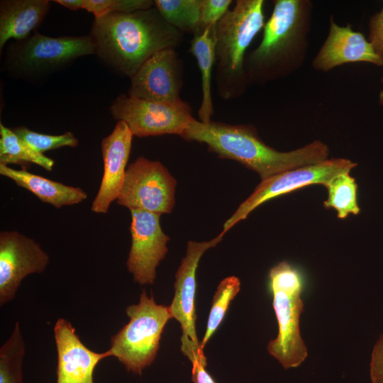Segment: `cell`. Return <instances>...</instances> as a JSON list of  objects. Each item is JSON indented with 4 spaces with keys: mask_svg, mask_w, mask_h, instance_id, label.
<instances>
[{
    "mask_svg": "<svg viewBox=\"0 0 383 383\" xmlns=\"http://www.w3.org/2000/svg\"><path fill=\"white\" fill-rule=\"evenodd\" d=\"M313 5L310 0H275L259 45L245 58L250 86L285 78L304 65Z\"/></svg>",
    "mask_w": 383,
    "mask_h": 383,
    "instance_id": "obj_3",
    "label": "cell"
},
{
    "mask_svg": "<svg viewBox=\"0 0 383 383\" xmlns=\"http://www.w3.org/2000/svg\"><path fill=\"white\" fill-rule=\"evenodd\" d=\"M183 84V63L174 48L150 57L131 78L128 95L140 99L179 103Z\"/></svg>",
    "mask_w": 383,
    "mask_h": 383,
    "instance_id": "obj_14",
    "label": "cell"
},
{
    "mask_svg": "<svg viewBox=\"0 0 383 383\" xmlns=\"http://www.w3.org/2000/svg\"><path fill=\"white\" fill-rule=\"evenodd\" d=\"M176 185L175 179L161 162L141 156L128 166L116 202L129 210L170 213L175 203Z\"/></svg>",
    "mask_w": 383,
    "mask_h": 383,
    "instance_id": "obj_10",
    "label": "cell"
},
{
    "mask_svg": "<svg viewBox=\"0 0 383 383\" xmlns=\"http://www.w3.org/2000/svg\"><path fill=\"white\" fill-rule=\"evenodd\" d=\"M128 323L111 340L108 350L128 371L141 374L155 360L165 326L172 318L168 306L157 304L143 290L138 304L126 308Z\"/></svg>",
    "mask_w": 383,
    "mask_h": 383,
    "instance_id": "obj_7",
    "label": "cell"
},
{
    "mask_svg": "<svg viewBox=\"0 0 383 383\" xmlns=\"http://www.w3.org/2000/svg\"><path fill=\"white\" fill-rule=\"evenodd\" d=\"M0 174L11 179L18 187L28 190L41 201L50 204L56 209L79 204L87 197L81 188L52 181L25 169L17 170L0 163Z\"/></svg>",
    "mask_w": 383,
    "mask_h": 383,
    "instance_id": "obj_19",
    "label": "cell"
},
{
    "mask_svg": "<svg viewBox=\"0 0 383 383\" xmlns=\"http://www.w3.org/2000/svg\"><path fill=\"white\" fill-rule=\"evenodd\" d=\"M154 6L151 0H84L83 9L91 13L94 18L114 13H131Z\"/></svg>",
    "mask_w": 383,
    "mask_h": 383,
    "instance_id": "obj_27",
    "label": "cell"
},
{
    "mask_svg": "<svg viewBox=\"0 0 383 383\" xmlns=\"http://www.w3.org/2000/svg\"><path fill=\"white\" fill-rule=\"evenodd\" d=\"M370 373L372 383H383V333L374 346Z\"/></svg>",
    "mask_w": 383,
    "mask_h": 383,
    "instance_id": "obj_30",
    "label": "cell"
},
{
    "mask_svg": "<svg viewBox=\"0 0 383 383\" xmlns=\"http://www.w3.org/2000/svg\"><path fill=\"white\" fill-rule=\"evenodd\" d=\"M51 3L48 0H2L0 1V51L10 39L28 38L42 23Z\"/></svg>",
    "mask_w": 383,
    "mask_h": 383,
    "instance_id": "obj_18",
    "label": "cell"
},
{
    "mask_svg": "<svg viewBox=\"0 0 383 383\" xmlns=\"http://www.w3.org/2000/svg\"><path fill=\"white\" fill-rule=\"evenodd\" d=\"M11 129L18 137L42 154L48 150L62 147L75 148L78 145L77 138L71 132L52 135L34 132L24 126L16 127Z\"/></svg>",
    "mask_w": 383,
    "mask_h": 383,
    "instance_id": "obj_26",
    "label": "cell"
},
{
    "mask_svg": "<svg viewBox=\"0 0 383 383\" xmlns=\"http://www.w3.org/2000/svg\"><path fill=\"white\" fill-rule=\"evenodd\" d=\"M113 118L124 121L139 138L175 134L182 136L192 121V109L184 101L172 104L118 95L110 106Z\"/></svg>",
    "mask_w": 383,
    "mask_h": 383,
    "instance_id": "obj_8",
    "label": "cell"
},
{
    "mask_svg": "<svg viewBox=\"0 0 383 383\" xmlns=\"http://www.w3.org/2000/svg\"><path fill=\"white\" fill-rule=\"evenodd\" d=\"M350 62H367L382 67V62L365 35L350 24L339 26L333 16L328 35L313 57L311 65L318 72H328Z\"/></svg>",
    "mask_w": 383,
    "mask_h": 383,
    "instance_id": "obj_16",
    "label": "cell"
},
{
    "mask_svg": "<svg viewBox=\"0 0 383 383\" xmlns=\"http://www.w3.org/2000/svg\"><path fill=\"white\" fill-rule=\"evenodd\" d=\"M368 29V41L379 58L383 67V6L379 11L370 17Z\"/></svg>",
    "mask_w": 383,
    "mask_h": 383,
    "instance_id": "obj_29",
    "label": "cell"
},
{
    "mask_svg": "<svg viewBox=\"0 0 383 383\" xmlns=\"http://www.w3.org/2000/svg\"><path fill=\"white\" fill-rule=\"evenodd\" d=\"M0 163H34L48 171L52 170L55 162L18 137L11 128L0 123Z\"/></svg>",
    "mask_w": 383,
    "mask_h": 383,
    "instance_id": "obj_21",
    "label": "cell"
},
{
    "mask_svg": "<svg viewBox=\"0 0 383 383\" xmlns=\"http://www.w3.org/2000/svg\"><path fill=\"white\" fill-rule=\"evenodd\" d=\"M232 2L231 0H201L199 21L194 33L216 25L229 11Z\"/></svg>",
    "mask_w": 383,
    "mask_h": 383,
    "instance_id": "obj_28",
    "label": "cell"
},
{
    "mask_svg": "<svg viewBox=\"0 0 383 383\" xmlns=\"http://www.w3.org/2000/svg\"><path fill=\"white\" fill-rule=\"evenodd\" d=\"M93 54L89 35L51 37L34 32L8 45L1 67L9 77L38 83Z\"/></svg>",
    "mask_w": 383,
    "mask_h": 383,
    "instance_id": "obj_5",
    "label": "cell"
},
{
    "mask_svg": "<svg viewBox=\"0 0 383 383\" xmlns=\"http://www.w3.org/2000/svg\"><path fill=\"white\" fill-rule=\"evenodd\" d=\"M328 199L324 201L326 209H334L339 218H345L350 213L357 215L360 207L357 199V184L349 172L340 173L326 184Z\"/></svg>",
    "mask_w": 383,
    "mask_h": 383,
    "instance_id": "obj_23",
    "label": "cell"
},
{
    "mask_svg": "<svg viewBox=\"0 0 383 383\" xmlns=\"http://www.w3.org/2000/svg\"><path fill=\"white\" fill-rule=\"evenodd\" d=\"M189 360L192 364V380L194 383H216L205 369L206 366L205 357L194 355Z\"/></svg>",
    "mask_w": 383,
    "mask_h": 383,
    "instance_id": "obj_31",
    "label": "cell"
},
{
    "mask_svg": "<svg viewBox=\"0 0 383 383\" xmlns=\"http://www.w3.org/2000/svg\"><path fill=\"white\" fill-rule=\"evenodd\" d=\"M55 2L72 11L83 9L84 0H55Z\"/></svg>",
    "mask_w": 383,
    "mask_h": 383,
    "instance_id": "obj_32",
    "label": "cell"
},
{
    "mask_svg": "<svg viewBox=\"0 0 383 383\" xmlns=\"http://www.w3.org/2000/svg\"><path fill=\"white\" fill-rule=\"evenodd\" d=\"M356 166L357 163L346 158H331L265 179L225 222L220 234L223 235L234 225L245 219L251 211L267 201L311 184H321L326 187L335 176L343 172L350 173Z\"/></svg>",
    "mask_w": 383,
    "mask_h": 383,
    "instance_id": "obj_9",
    "label": "cell"
},
{
    "mask_svg": "<svg viewBox=\"0 0 383 383\" xmlns=\"http://www.w3.org/2000/svg\"><path fill=\"white\" fill-rule=\"evenodd\" d=\"M154 6L167 23L183 34L196 31L201 0H155Z\"/></svg>",
    "mask_w": 383,
    "mask_h": 383,
    "instance_id": "obj_22",
    "label": "cell"
},
{
    "mask_svg": "<svg viewBox=\"0 0 383 383\" xmlns=\"http://www.w3.org/2000/svg\"><path fill=\"white\" fill-rule=\"evenodd\" d=\"M133 134L128 125L118 121L113 131L101 141L104 172L91 209L106 213L111 204L117 200L123 184Z\"/></svg>",
    "mask_w": 383,
    "mask_h": 383,
    "instance_id": "obj_15",
    "label": "cell"
},
{
    "mask_svg": "<svg viewBox=\"0 0 383 383\" xmlns=\"http://www.w3.org/2000/svg\"><path fill=\"white\" fill-rule=\"evenodd\" d=\"M263 0H238L215 26L216 84L225 101L241 97L250 86L245 71V54L263 29Z\"/></svg>",
    "mask_w": 383,
    "mask_h": 383,
    "instance_id": "obj_4",
    "label": "cell"
},
{
    "mask_svg": "<svg viewBox=\"0 0 383 383\" xmlns=\"http://www.w3.org/2000/svg\"><path fill=\"white\" fill-rule=\"evenodd\" d=\"M219 234L210 241H189L186 255L175 274L174 296L169 309L172 318L181 325V350L189 359L194 355L204 357L196 332L195 294L196 272L199 260L208 249L216 246L223 238Z\"/></svg>",
    "mask_w": 383,
    "mask_h": 383,
    "instance_id": "obj_11",
    "label": "cell"
},
{
    "mask_svg": "<svg viewBox=\"0 0 383 383\" xmlns=\"http://www.w3.org/2000/svg\"><path fill=\"white\" fill-rule=\"evenodd\" d=\"M131 247L126 265L135 282L151 284L156 277V268L165 257L170 238L161 228L160 214L132 209Z\"/></svg>",
    "mask_w": 383,
    "mask_h": 383,
    "instance_id": "obj_12",
    "label": "cell"
},
{
    "mask_svg": "<svg viewBox=\"0 0 383 383\" xmlns=\"http://www.w3.org/2000/svg\"><path fill=\"white\" fill-rule=\"evenodd\" d=\"M49 256L34 240L16 231L0 233V304L11 301L22 279L42 273Z\"/></svg>",
    "mask_w": 383,
    "mask_h": 383,
    "instance_id": "obj_13",
    "label": "cell"
},
{
    "mask_svg": "<svg viewBox=\"0 0 383 383\" xmlns=\"http://www.w3.org/2000/svg\"><path fill=\"white\" fill-rule=\"evenodd\" d=\"M25 345L16 323L8 340L0 349V383H23L22 362Z\"/></svg>",
    "mask_w": 383,
    "mask_h": 383,
    "instance_id": "obj_24",
    "label": "cell"
},
{
    "mask_svg": "<svg viewBox=\"0 0 383 383\" xmlns=\"http://www.w3.org/2000/svg\"><path fill=\"white\" fill-rule=\"evenodd\" d=\"M269 286L279 331L277 338L268 343V352L284 369L296 367L307 356L299 329L304 308L302 276L297 269L283 261L270 270Z\"/></svg>",
    "mask_w": 383,
    "mask_h": 383,
    "instance_id": "obj_6",
    "label": "cell"
},
{
    "mask_svg": "<svg viewBox=\"0 0 383 383\" xmlns=\"http://www.w3.org/2000/svg\"><path fill=\"white\" fill-rule=\"evenodd\" d=\"M89 35L94 55L129 78L153 55L175 49L183 40V33L167 23L155 6L94 18Z\"/></svg>",
    "mask_w": 383,
    "mask_h": 383,
    "instance_id": "obj_1",
    "label": "cell"
},
{
    "mask_svg": "<svg viewBox=\"0 0 383 383\" xmlns=\"http://www.w3.org/2000/svg\"><path fill=\"white\" fill-rule=\"evenodd\" d=\"M216 26V25H215ZM215 26L194 34L189 51L196 60L201 79V101L198 111L202 123H209L214 113L211 92V77L216 62Z\"/></svg>",
    "mask_w": 383,
    "mask_h": 383,
    "instance_id": "obj_20",
    "label": "cell"
},
{
    "mask_svg": "<svg viewBox=\"0 0 383 383\" xmlns=\"http://www.w3.org/2000/svg\"><path fill=\"white\" fill-rule=\"evenodd\" d=\"M57 350V383H94L96 365L111 356L109 350L98 353L87 348L80 340L72 324L59 318L54 327Z\"/></svg>",
    "mask_w": 383,
    "mask_h": 383,
    "instance_id": "obj_17",
    "label": "cell"
},
{
    "mask_svg": "<svg viewBox=\"0 0 383 383\" xmlns=\"http://www.w3.org/2000/svg\"><path fill=\"white\" fill-rule=\"evenodd\" d=\"M240 287L239 279L234 276L223 279L218 285L213 298L206 330L200 343L201 350L220 326L230 303L240 291Z\"/></svg>",
    "mask_w": 383,
    "mask_h": 383,
    "instance_id": "obj_25",
    "label": "cell"
},
{
    "mask_svg": "<svg viewBox=\"0 0 383 383\" xmlns=\"http://www.w3.org/2000/svg\"><path fill=\"white\" fill-rule=\"evenodd\" d=\"M181 137L206 145L209 150L219 157L241 163L256 172L262 180L321 162L329 155L328 146L318 140L294 150H277L262 140L252 124L232 125L214 121L202 123L194 118Z\"/></svg>",
    "mask_w": 383,
    "mask_h": 383,
    "instance_id": "obj_2",
    "label": "cell"
},
{
    "mask_svg": "<svg viewBox=\"0 0 383 383\" xmlns=\"http://www.w3.org/2000/svg\"><path fill=\"white\" fill-rule=\"evenodd\" d=\"M381 82H382V85H383V77L381 79ZM378 101H379V104L381 106H383V88H382V89L379 91Z\"/></svg>",
    "mask_w": 383,
    "mask_h": 383,
    "instance_id": "obj_33",
    "label": "cell"
}]
</instances>
